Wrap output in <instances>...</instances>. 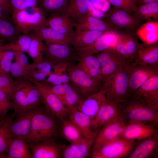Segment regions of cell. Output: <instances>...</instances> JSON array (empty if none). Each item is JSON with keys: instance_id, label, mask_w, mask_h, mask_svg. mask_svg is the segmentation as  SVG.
<instances>
[{"instance_id": "obj_52", "label": "cell", "mask_w": 158, "mask_h": 158, "mask_svg": "<svg viewBox=\"0 0 158 158\" xmlns=\"http://www.w3.org/2000/svg\"><path fill=\"white\" fill-rule=\"evenodd\" d=\"M46 85L60 99L62 102L66 92L64 84H62L52 86Z\"/></svg>"}, {"instance_id": "obj_4", "label": "cell", "mask_w": 158, "mask_h": 158, "mask_svg": "<svg viewBox=\"0 0 158 158\" xmlns=\"http://www.w3.org/2000/svg\"><path fill=\"white\" fill-rule=\"evenodd\" d=\"M139 141L120 137L101 145L91 150L92 158H121L128 157Z\"/></svg>"}, {"instance_id": "obj_11", "label": "cell", "mask_w": 158, "mask_h": 158, "mask_svg": "<svg viewBox=\"0 0 158 158\" xmlns=\"http://www.w3.org/2000/svg\"><path fill=\"white\" fill-rule=\"evenodd\" d=\"M94 55L99 61L103 82L105 78L115 72L125 61L114 47H109Z\"/></svg>"}, {"instance_id": "obj_60", "label": "cell", "mask_w": 158, "mask_h": 158, "mask_svg": "<svg viewBox=\"0 0 158 158\" xmlns=\"http://www.w3.org/2000/svg\"><path fill=\"white\" fill-rule=\"evenodd\" d=\"M1 118L0 117V120Z\"/></svg>"}, {"instance_id": "obj_47", "label": "cell", "mask_w": 158, "mask_h": 158, "mask_svg": "<svg viewBox=\"0 0 158 158\" xmlns=\"http://www.w3.org/2000/svg\"><path fill=\"white\" fill-rule=\"evenodd\" d=\"M10 73L13 78L29 80V72L28 69L16 61L12 63Z\"/></svg>"}, {"instance_id": "obj_36", "label": "cell", "mask_w": 158, "mask_h": 158, "mask_svg": "<svg viewBox=\"0 0 158 158\" xmlns=\"http://www.w3.org/2000/svg\"><path fill=\"white\" fill-rule=\"evenodd\" d=\"M70 0H39L36 6L46 16L54 13H65Z\"/></svg>"}, {"instance_id": "obj_26", "label": "cell", "mask_w": 158, "mask_h": 158, "mask_svg": "<svg viewBox=\"0 0 158 158\" xmlns=\"http://www.w3.org/2000/svg\"><path fill=\"white\" fill-rule=\"evenodd\" d=\"M104 97V93L101 90L83 98L77 108L88 116L91 119L92 123L102 105Z\"/></svg>"}, {"instance_id": "obj_49", "label": "cell", "mask_w": 158, "mask_h": 158, "mask_svg": "<svg viewBox=\"0 0 158 158\" xmlns=\"http://www.w3.org/2000/svg\"><path fill=\"white\" fill-rule=\"evenodd\" d=\"M13 11L24 10L37 6L39 0H8Z\"/></svg>"}, {"instance_id": "obj_44", "label": "cell", "mask_w": 158, "mask_h": 158, "mask_svg": "<svg viewBox=\"0 0 158 158\" xmlns=\"http://www.w3.org/2000/svg\"><path fill=\"white\" fill-rule=\"evenodd\" d=\"M14 80L10 73L0 74V90L6 94L11 100Z\"/></svg>"}, {"instance_id": "obj_56", "label": "cell", "mask_w": 158, "mask_h": 158, "mask_svg": "<svg viewBox=\"0 0 158 158\" xmlns=\"http://www.w3.org/2000/svg\"><path fill=\"white\" fill-rule=\"evenodd\" d=\"M0 6L6 9L12 14L13 9L8 0H0Z\"/></svg>"}, {"instance_id": "obj_53", "label": "cell", "mask_w": 158, "mask_h": 158, "mask_svg": "<svg viewBox=\"0 0 158 158\" xmlns=\"http://www.w3.org/2000/svg\"><path fill=\"white\" fill-rule=\"evenodd\" d=\"M14 58L15 61L25 67L28 70L29 63L28 62V58L24 52L21 51L14 52Z\"/></svg>"}, {"instance_id": "obj_54", "label": "cell", "mask_w": 158, "mask_h": 158, "mask_svg": "<svg viewBox=\"0 0 158 158\" xmlns=\"http://www.w3.org/2000/svg\"><path fill=\"white\" fill-rule=\"evenodd\" d=\"M71 64L69 63L65 62L52 65L54 70L53 72L58 74L66 73L68 68Z\"/></svg>"}, {"instance_id": "obj_25", "label": "cell", "mask_w": 158, "mask_h": 158, "mask_svg": "<svg viewBox=\"0 0 158 158\" xmlns=\"http://www.w3.org/2000/svg\"><path fill=\"white\" fill-rule=\"evenodd\" d=\"M25 79L16 78L14 80L11 100L15 116L28 110L25 89Z\"/></svg>"}, {"instance_id": "obj_7", "label": "cell", "mask_w": 158, "mask_h": 158, "mask_svg": "<svg viewBox=\"0 0 158 158\" xmlns=\"http://www.w3.org/2000/svg\"><path fill=\"white\" fill-rule=\"evenodd\" d=\"M44 60L52 65L68 62L71 64L78 61L80 57L71 45L45 42Z\"/></svg>"}, {"instance_id": "obj_21", "label": "cell", "mask_w": 158, "mask_h": 158, "mask_svg": "<svg viewBox=\"0 0 158 158\" xmlns=\"http://www.w3.org/2000/svg\"><path fill=\"white\" fill-rule=\"evenodd\" d=\"M68 119L78 128L84 137L90 138L97 135L98 131L93 130L90 118L77 108L68 109Z\"/></svg>"}, {"instance_id": "obj_46", "label": "cell", "mask_w": 158, "mask_h": 158, "mask_svg": "<svg viewBox=\"0 0 158 158\" xmlns=\"http://www.w3.org/2000/svg\"><path fill=\"white\" fill-rule=\"evenodd\" d=\"M114 7L132 14L135 10L137 5L135 0H108Z\"/></svg>"}, {"instance_id": "obj_37", "label": "cell", "mask_w": 158, "mask_h": 158, "mask_svg": "<svg viewBox=\"0 0 158 158\" xmlns=\"http://www.w3.org/2000/svg\"><path fill=\"white\" fill-rule=\"evenodd\" d=\"M25 89L28 110L35 108L43 104L41 93L33 82L29 80L25 79Z\"/></svg>"}, {"instance_id": "obj_41", "label": "cell", "mask_w": 158, "mask_h": 158, "mask_svg": "<svg viewBox=\"0 0 158 158\" xmlns=\"http://www.w3.org/2000/svg\"><path fill=\"white\" fill-rule=\"evenodd\" d=\"M64 84L66 92L62 102L68 109L77 108L83 98L78 93L70 83Z\"/></svg>"}, {"instance_id": "obj_27", "label": "cell", "mask_w": 158, "mask_h": 158, "mask_svg": "<svg viewBox=\"0 0 158 158\" xmlns=\"http://www.w3.org/2000/svg\"><path fill=\"white\" fill-rule=\"evenodd\" d=\"M49 43L71 44L70 38L46 26H43L32 31L29 34Z\"/></svg>"}, {"instance_id": "obj_42", "label": "cell", "mask_w": 158, "mask_h": 158, "mask_svg": "<svg viewBox=\"0 0 158 158\" xmlns=\"http://www.w3.org/2000/svg\"><path fill=\"white\" fill-rule=\"evenodd\" d=\"M21 34L11 20L0 19V38L10 42L16 40Z\"/></svg>"}, {"instance_id": "obj_34", "label": "cell", "mask_w": 158, "mask_h": 158, "mask_svg": "<svg viewBox=\"0 0 158 158\" xmlns=\"http://www.w3.org/2000/svg\"><path fill=\"white\" fill-rule=\"evenodd\" d=\"M131 14L136 19L142 21H158V2L138 5Z\"/></svg>"}, {"instance_id": "obj_38", "label": "cell", "mask_w": 158, "mask_h": 158, "mask_svg": "<svg viewBox=\"0 0 158 158\" xmlns=\"http://www.w3.org/2000/svg\"><path fill=\"white\" fill-rule=\"evenodd\" d=\"M61 123L60 134L70 144L78 142L84 137L78 128L68 119Z\"/></svg>"}, {"instance_id": "obj_57", "label": "cell", "mask_w": 158, "mask_h": 158, "mask_svg": "<svg viewBox=\"0 0 158 158\" xmlns=\"http://www.w3.org/2000/svg\"><path fill=\"white\" fill-rule=\"evenodd\" d=\"M137 5H142L153 2H158V0H135Z\"/></svg>"}, {"instance_id": "obj_6", "label": "cell", "mask_w": 158, "mask_h": 158, "mask_svg": "<svg viewBox=\"0 0 158 158\" xmlns=\"http://www.w3.org/2000/svg\"><path fill=\"white\" fill-rule=\"evenodd\" d=\"M67 72L70 83L83 98H85L101 90L103 83L90 78L77 64H71Z\"/></svg>"}, {"instance_id": "obj_10", "label": "cell", "mask_w": 158, "mask_h": 158, "mask_svg": "<svg viewBox=\"0 0 158 158\" xmlns=\"http://www.w3.org/2000/svg\"><path fill=\"white\" fill-rule=\"evenodd\" d=\"M39 90L43 104L51 113L60 121L68 119V109L63 105L60 99L46 85L42 83L30 80Z\"/></svg>"}, {"instance_id": "obj_9", "label": "cell", "mask_w": 158, "mask_h": 158, "mask_svg": "<svg viewBox=\"0 0 158 158\" xmlns=\"http://www.w3.org/2000/svg\"><path fill=\"white\" fill-rule=\"evenodd\" d=\"M135 32L126 30L118 31V36L114 46L125 61L131 63L140 42Z\"/></svg>"}, {"instance_id": "obj_17", "label": "cell", "mask_w": 158, "mask_h": 158, "mask_svg": "<svg viewBox=\"0 0 158 158\" xmlns=\"http://www.w3.org/2000/svg\"><path fill=\"white\" fill-rule=\"evenodd\" d=\"M132 95L158 110V74L148 78Z\"/></svg>"}, {"instance_id": "obj_19", "label": "cell", "mask_w": 158, "mask_h": 158, "mask_svg": "<svg viewBox=\"0 0 158 158\" xmlns=\"http://www.w3.org/2000/svg\"><path fill=\"white\" fill-rule=\"evenodd\" d=\"M35 108L16 116V118L13 120L10 126L11 138H20L28 141L30 132L32 118Z\"/></svg>"}, {"instance_id": "obj_3", "label": "cell", "mask_w": 158, "mask_h": 158, "mask_svg": "<svg viewBox=\"0 0 158 158\" xmlns=\"http://www.w3.org/2000/svg\"><path fill=\"white\" fill-rule=\"evenodd\" d=\"M158 111L134 95L131 96L121 107V114L126 124L138 122L157 126Z\"/></svg>"}, {"instance_id": "obj_28", "label": "cell", "mask_w": 158, "mask_h": 158, "mask_svg": "<svg viewBox=\"0 0 158 158\" xmlns=\"http://www.w3.org/2000/svg\"><path fill=\"white\" fill-rule=\"evenodd\" d=\"M105 31L75 29L70 37L71 44L76 50L85 47L93 43Z\"/></svg>"}, {"instance_id": "obj_15", "label": "cell", "mask_w": 158, "mask_h": 158, "mask_svg": "<svg viewBox=\"0 0 158 158\" xmlns=\"http://www.w3.org/2000/svg\"><path fill=\"white\" fill-rule=\"evenodd\" d=\"M56 139L28 144L32 158L62 157L65 145L57 142Z\"/></svg>"}, {"instance_id": "obj_43", "label": "cell", "mask_w": 158, "mask_h": 158, "mask_svg": "<svg viewBox=\"0 0 158 158\" xmlns=\"http://www.w3.org/2000/svg\"><path fill=\"white\" fill-rule=\"evenodd\" d=\"M14 52L9 50H0V69L3 72L10 73Z\"/></svg>"}, {"instance_id": "obj_51", "label": "cell", "mask_w": 158, "mask_h": 158, "mask_svg": "<svg viewBox=\"0 0 158 158\" xmlns=\"http://www.w3.org/2000/svg\"><path fill=\"white\" fill-rule=\"evenodd\" d=\"M30 80H33L37 82H42L44 81L49 75L40 71L32 70L29 72Z\"/></svg>"}, {"instance_id": "obj_8", "label": "cell", "mask_w": 158, "mask_h": 158, "mask_svg": "<svg viewBox=\"0 0 158 158\" xmlns=\"http://www.w3.org/2000/svg\"><path fill=\"white\" fill-rule=\"evenodd\" d=\"M104 20L112 29L135 32L143 21L132 14L118 8H111L104 16Z\"/></svg>"}, {"instance_id": "obj_22", "label": "cell", "mask_w": 158, "mask_h": 158, "mask_svg": "<svg viewBox=\"0 0 158 158\" xmlns=\"http://www.w3.org/2000/svg\"><path fill=\"white\" fill-rule=\"evenodd\" d=\"M131 63L158 65V42L152 44L140 43L134 59Z\"/></svg>"}, {"instance_id": "obj_29", "label": "cell", "mask_w": 158, "mask_h": 158, "mask_svg": "<svg viewBox=\"0 0 158 158\" xmlns=\"http://www.w3.org/2000/svg\"><path fill=\"white\" fill-rule=\"evenodd\" d=\"M77 63V66L90 78L103 83L101 77L99 61L94 55L81 56Z\"/></svg>"}, {"instance_id": "obj_18", "label": "cell", "mask_w": 158, "mask_h": 158, "mask_svg": "<svg viewBox=\"0 0 158 158\" xmlns=\"http://www.w3.org/2000/svg\"><path fill=\"white\" fill-rule=\"evenodd\" d=\"M155 126L142 122H130L126 124L122 137L128 140L140 141L157 134Z\"/></svg>"}, {"instance_id": "obj_59", "label": "cell", "mask_w": 158, "mask_h": 158, "mask_svg": "<svg viewBox=\"0 0 158 158\" xmlns=\"http://www.w3.org/2000/svg\"><path fill=\"white\" fill-rule=\"evenodd\" d=\"M4 72H3L0 69V74L3 73ZM5 73V72H4Z\"/></svg>"}, {"instance_id": "obj_50", "label": "cell", "mask_w": 158, "mask_h": 158, "mask_svg": "<svg viewBox=\"0 0 158 158\" xmlns=\"http://www.w3.org/2000/svg\"><path fill=\"white\" fill-rule=\"evenodd\" d=\"M52 68V65L50 63L43 60L39 63L29 64L28 70L29 72L32 70H38L49 75L52 72L51 71Z\"/></svg>"}, {"instance_id": "obj_2", "label": "cell", "mask_w": 158, "mask_h": 158, "mask_svg": "<svg viewBox=\"0 0 158 158\" xmlns=\"http://www.w3.org/2000/svg\"><path fill=\"white\" fill-rule=\"evenodd\" d=\"M131 63L125 61L113 73L104 80L101 90L107 99L121 107L130 97L129 82Z\"/></svg>"}, {"instance_id": "obj_40", "label": "cell", "mask_w": 158, "mask_h": 158, "mask_svg": "<svg viewBox=\"0 0 158 158\" xmlns=\"http://www.w3.org/2000/svg\"><path fill=\"white\" fill-rule=\"evenodd\" d=\"M29 35L32 40L27 53L34 63L41 62L44 60L45 49L44 43L39 38Z\"/></svg>"}, {"instance_id": "obj_39", "label": "cell", "mask_w": 158, "mask_h": 158, "mask_svg": "<svg viewBox=\"0 0 158 158\" xmlns=\"http://www.w3.org/2000/svg\"><path fill=\"white\" fill-rule=\"evenodd\" d=\"M31 40V37L29 34H21L15 40L7 44L2 45L0 47V50L27 52Z\"/></svg>"}, {"instance_id": "obj_45", "label": "cell", "mask_w": 158, "mask_h": 158, "mask_svg": "<svg viewBox=\"0 0 158 158\" xmlns=\"http://www.w3.org/2000/svg\"><path fill=\"white\" fill-rule=\"evenodd\" d=\"M48 77L42 83L45 85L52 86L70 83L69 77L66 73L62 74H58L52 72L48 76Z\"/></svg>"}, {"instance_id": "obj_12", "label": "cell", "mask_w": 158, "mask_h": 158, "mask_svg": "<svg viewBox=\"0 0 158 158\" xmlns=\"http://www.w3.org/2000/svg\"><path fill=\"white\" fill-rule=\"evenodd\" d=\"M157 74H158V65L131 63L129 82L130 96L148 78Z\"/></svg>"}, {"instance_id": "obj_23", "label": "cell", "mask_w": 158, "mask_h": 158, "mask_svg": "<svg viewBox=\"0 0 158 158\" xmlns=\"http://www.w3.org/2000/svg\"><path fill=\"white\" fill-rule=\"evenodd\" d=\"M96 135L90 138L83 137L80 141L78 142L65 145L63 151L62 157H86L90 153Z\"/></svg>"}, {"instance_id": "obj_1", "label": "cell", "mask_w": 158, "mask_h": 158, "mask_svg": "<svg viewBox=\"0 0 158 158\" xmlns=\"http://www.w3.org/2000/svg\"><path fill=\"white\" fill-rule=\"evenodd\" d=\"M60 120L44 104L36 107L33 115L28 144L52 139L60 134Z\"/></svg>"}, {"instance_id": "obj_5", "label": "cell", "mask_w": 158, "mask_h": 158, "mask_svg": "<svg viewBox=\"0 0 158 158\" xmlns=\"http://www.w3.org/2000/svg\"><path fill=\"white\" fill-rule=\"evenodd\" d=\"M47 18L43 11L36 6L32 11L27 9L13 11L11 20L20 32L28 35L33 30L46 25Z\"/></svg>"}, {"instance_id": "obj_14", "label": "cell", "mask_w": 158, "mask_h": 158, "mask_svg": "<svg viewBox=\"0 0 158 158\" xmlns=\"http://www.w3.org/2000/svg\"><path fill=\"white\" fill-rule=\"evenodd\" d=\"M126 125L121 114L115 120L104 126L98 131L91 151L104 143L122 136Z\"/></svg>"}, {"instance_id": "obj_13", "label": "cell", "mask_w": 158, "mask_h": 158, "mask_svg": "<svg viewBox=\"0 0 158 158\" xmlns=\"http://www.w3.org/2000/svg\"><path fill=\"white\" fill-rule=\"evenodd\" d=\"M121 112L120 106L104 96L98 113L92 122L93 130L99 131L104 126L118 118Z\"/></svg>"}, {"instance_id": "obj_20", "label": "cell", "mask_w": 158, "mask_h": 158, "mask_svg": "<svg viewBox=\"0 0 158 158\" xmlns=\"http://www.w3.org/2000/svg\"><path fill=\"white\" fill-rule=\"evenodd\" d=\"M47 18L46 25L70 38L73 35L75 21L65 13H54Z\"/></svg>"}, {"instance_id": "obj_48", "label": "cell", "mask_w": 158, "mask_h": 158, "mask_svg": "<svg viewBox=\"0 0 158 158\" xmlns=\"http://www.w3.org/2000/svg\"><path fill=\"white\" fill-rule=\"evenodd\" d=\"M13 109V102L9 97L0 90V117L5 116L10 110Z\"/></svg>"}, {"instance_id": "obj_30", "label": "cell", "mask_w": 158, "mask_h": 158, "mask_svg": "<svg viewBox=\"0 0 158 158\" xmlns=\"http://www.w3.org/2000/svg\"><path fill=\"white\" fill-rule=\"evenodd\" d=\"M6 158H32L27 141L20 138H11Z\"/></svg>"}, {"instance_id": "obj_33", "label": "cell", "mask_w": 158, "mask_h": 158, "mask_svg": "<svg viewBox=\"0 0 158 158\" xmlns=\"http://www.w3.org/2000/svg\"><path fill=\"white\" fill-rule=\"evenodd\" d=\"M142 43L152 44L158 42V21H148L141 25L135 31Z\"/></svg>"}, {"instance_id": "obj_55", "label": "cell", "mask_w": 158, "mask_h": 158, "mask_svg": "<svg viewBox=\"0 0 158 158\" xmlns=\"http://www.w3.org/2000/svg\"><path fill=\"white\" fill-rule=\"evenodd\" d=\"M12 13L0 6V19L11 20Z\"/></svg>"}, {"instance_id": "obj_31", "label": "cell", "mask_w": 158, "mask_h": 158, "mask_svg": "<svg viewBox=\"0 0 158 158\" xmlns=\"http://www.w3.org/2000/svg\"><path fill=\"white\" fill-rule=\"evenodd\" d=\"M15 116L14 113L7 114L0 120V158H6L8 145L11 138L10 126Z\"/></svg>"}, {"instance_id": "obj_35", "label": "cell", "mask_w": 158, "mask_h": 158, "mask_svg": "<svg viewBox=\"0 0 158 158\" xmlns=\"http://www.w3.org/2000/svg\"><path fill=\"white\" fill-rule=\"evenodd\" d=\"M90 0H70L66 14L75 23L88 13Z\"/></svg>"}, {"instance_id": "obj_24", "label": "cell", "mask_w": 158, "mask_h": 158, "mask_svg": "<svg viewBox=\"0 0 158 158\" xmlns=\"http://www.w3.org/2000/svg\"><path fill=\"white\" fill-rule=\"evenodd\" d=\"M128 156L129 158H150L157 153L158 134L140 141Z\"/></svg>"}, {"instance_id": "obj_58", "label": "cell", "mask_w": 158, "mask_h": 158, "mask_svg": "<svg viewBox=\"0 0 158 158\" xmlns=\"http://www.w3.org/2000/svg\"><path fill=\"white\" fill-rule=\"evenodd\" d=\"M6 40L0 38V47L3 45V42Z\"/></svg>"}, {"instance_id": "obj_32", "label": "cell", "mask_w": 158, "mask_h": 158, "mask_svg": "<svg viewBox=\"0 0 158 158\" xmlns=\"http://www.w3.org/2000/svg\"><path fill=\"white\" fill-rule=\"evenodd\" d=\"M74 27L75 29L81 30L104 31L112 29L105 21L89 13L75 22Z\"/></svg>"}, {"instance_id": "obj_16", "label": "cell", "mask_w": 158, "mask_h": 158, "mask_svg": "<svg viewBox=\"0 0 158 158\" xmlns=\"http://www.w3.org/2000/svg\"><path fill=\"white\" fill-rule=\"evenodd\" d=\"M118 31L114 29L106 31L90 45L76 50L78 56L80 57L85 55L95 54L109 47H114L118 36Z\"/></svg>"}]
</instances>
